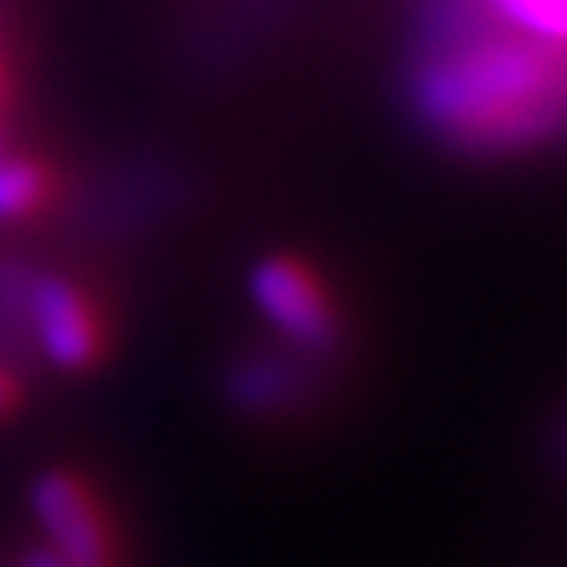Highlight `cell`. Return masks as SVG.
Wrapping results in <instances>:
<instances>
[{
	"label": "cell",
	"instance_id": "cell-7",
	"mask_svg": "<svg viewBox=\"0 0 567 567\" xmlns=\"http://www.w3.org/2000/svg\"><path fill=\"white\" fill-rule=\"evenodd\" d=\"M28 567H68V564H63V559L55 556V551H40V556L28 559Z\"/></svg>",
	"mask_w": 567,
	"mask_h": 567
},
{
	"label": "cell",
	"instance_id": "cell-5",
	"mask_svg": "<svg viewBox=\"0 0 567 567\" xmlns=\"http://www.w3.org/2000/svg\"><path fill=\"white\" fill-rule=\"evenodd\" d=\"M488 12L520 28V32L540 35L551 44H567V0H485Z\"/></svg>",
	"mask_w": 567,
	"mask_h": 567
},
{
	"label": "cell",
	"instance_id": "cell-1",
	"mask_svg": "<svg viewBox=\"0 0 567 567\" xmlns=\"http://www.w3.org/2000/svg\"><path fill=\"white\" fill-rule=\"evenodd\" d=\"M417 111L470 151H516L567 126V44L520 32L485 0H434Z\"/></svg>",
	"mask_w": 567,
	"mask_h": 567
},
{
	"label": "cell",
	"instance_id": "cell-8",
	"mask_svg": "<svg viewBox=\"0 0 567 567\" xmlns=\"http://www.w3.org/2000/svg\"><path fill=\"white\" fill-rule=\"evenodd\" d=\"M9 406V382H4V374H0V410Z\"/></svg>",
	"mask_w": 567,
	"mask_h": 567
},
{
	"label": "cell",
	"instance_id": "cell-2",
	"mask_svg": "<svg viewBox=\"0 0 567 567\" xmlns=\"http://www.w3.org/2000/svg\"><path fill=\"white\" fill-rule=\"evenodd\" d=\"M252 300L284 336L303 347H323L336 336V311L323 288L292 260H265L252 272Z\"/></svg>",
	"mask_w": 567,
	"mask_h": 567
},
{
	"label": "cell",
	"instance_id": "cell-4",
	"mask_svg": "<svg viewBox=\"0 0 567 567\" xmlns=\"http://www.w3.org/2000/svg\"><path fill=\"white\" fill-rule=\"evenodd\" d=\"M32 323L44 354L60 367H83L95 354V319L75 288L60 280L35 284Z\"/></svg>",
	"mask_w": 567,
	"mask_h": 567
},
{
	"label": "cell",
	"instance_id": "cell-3",
	"mask_svg": "<svg viewBox=\"0 0 567 567\" xmlns=\"http://www.w3.org/2000/svg\"><path fill=\"white\" fill-rule=\"evenodd\" d=\"M32 508L44 524L52 551L68 567H103L106 564V536L99 524L95 505L87 501L71 477H44L32 493Z\"/></svg>",
	"mask_w": 567,
	"mask_h": 567
},
{
	"label": "cell",
	"instance_id": "cell-6",
	"mask_svg": "<svg viewBox=\"0 0 567 567\" xmlns=\"http://www.w3.org/2000/svg\"><path fill=\"white\" fill-rule=\"evenodd\" d=\"M40 189L44 182L28 162H0V221L24 217L40 202Z\"/></svg>",
	"mask_w": 567,
	"mask_h": 567
}]
</instances>
